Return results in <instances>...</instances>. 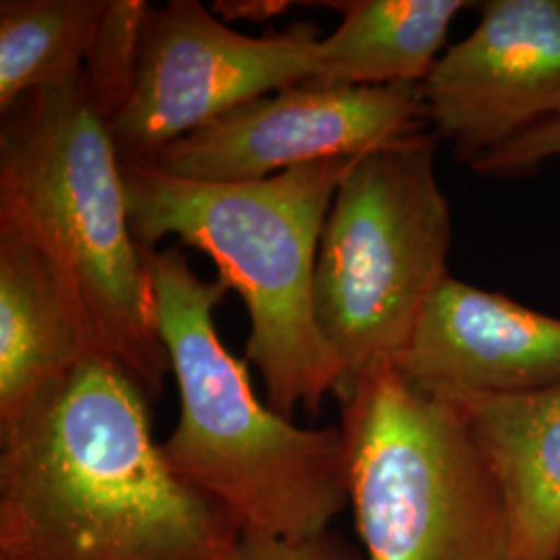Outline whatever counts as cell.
Masks as SVG:
<instances>
[{"label":"cell","instance_id":"cell-1","mask_svg":"<svg viewBox=\"0 0 560 560\" xmlns=\"http://www.w3.org/2000/svg\"><path fill=\"white\" fill-rule=\"evenodd\" d=\"M150 405L98 355L0 430V560H241L240 527L164 460Z\"/></svg>","mask_w":560,"mask_h":560},{"label":"cell","instance_id":"cell-2","mask_svg":"<svg viewBox=\"0 0 560 560\" xmlns=\"http://www.w3.org/2000/svg\"><path fill=\"white\" fill-rule=\"evenodd\" d=\"M154 324L179 386V420L162 442L173 474L221 506L243 536L300 541L349 506L340 425L300 428L261 405L217 332L229 293L196 275L179 247L143 249Z\"/></svg>","mask_w":560,"mask_h":560},{"label":"cell","instance_id":"cell-3","mask_svg":"<svg viewBox=\"0 0 560 560\" xmlns=\"http://www.w3.org/2000/svg\"><path fill=\"white\" fill-rule=\"evenodd\" d=\"M358 159L243 183L179 179L120 162L138 245L152 252L175 237L212 258L219 280L249 314L245 360L260 372L266 405L287 420L300 407L316 416L342 382L316 318L314 279L330 206Z\"/></svg>","mask_w":560,"mask_h":560},{"label":"cell","instance_id":"cell-4","mask_svg":"<svg viewBox=\"0 0 560 560\" xmlns=\"http://www.w3.org/2000/svg\"><path fill=\"white\" fill-rule=\"evenodd\" d=\"M0 222L34 241L90 324L102 355L161 399L171 372L106 120L73 85L23 96L0 122Z\"/></svg>","mask_w":560,"mask_h":560},{"label":"cell","instance_id":"cell-5","mask_svg":"<svg viewBox=\"0 0 560 560\" xmlns=\"http://www.w3.org/2000/svg\"><path fill=\"white\" fill-rule=\"evenodd\" d=\"M339 400L365 560H515L504 490L457 400L390 360L361 372Z\"/></svg>","mask_w":560,"mask_h":560},{"label":"cell","instance_id":"cell-6","mask_svg":"<svg viewBox=\"0 0 560 560\" xmlns=\"http://www.w3.org/2000/svg\"><path fill=\"white\" fill-rule=\"evenodd\" d=\"M436 145L425 129L361 154L330 206L314 305L342 368L337 397L376 361L399 358L448 277L453 219L436 175Z\"/></svg>","mask_w":560,"mask_h":560},{"label":"cell","instance_id":"cell-7","mask_svg":"<svg viewBox=\"0 0 560 560\" xmlns=\"http://www.w3.org/2000/svg\"><path fill=\"white\" fill-rule=\"evenodd\" d=\"M314 23L247 36L198 0L150 7L131 101L108 129L122 164H148L166 145L247 102L314 80Z\"/></svg>","mask_w":560,"mask_h":560},{"label":"cell","instance_id":"cell-8","mask_svg":"<svg viewBox=\"0 0 560 560\" xmlns=\"http://www.w3.org/2000/svg\"><path fill=\"white\" fill-rule=\"evenodd\" d=\"M430 129L421 83L328 88L312 81L247 102L148 162L187 180L243 183L355 159Z\"/></svg>","mask_w":560,"mask_h":560},{"label":"cell","instance_id":"cell-9","mask_svg":"<svg viewBox=\"0 0 560 560\" xmlns=\"http://www.w3.org/2000/svg\"><path fill=\"white\" fill-rule=\"evenodd\" d=\"M425 120L474 166L560 119V0H488L421 83Z\"/></svg>","mask_w":560,"mask_h":560},{"label":"cell","instance_id":"cell-10","mask_svg":"<svg viewBox=\"0 0 560 560\" xmlns=\"http://www.w3.org/2000/svg\"><path fill=\"white\" fill-rule=\"evenodd\" d=\"M395 365L448 399L538 393L560 384V318L448 275Z\"/></svg>","mask_w":560,"mask_h":560},{"label":"cell","instance_id":"cell-11","mask_svg":"<svg viewBox=\"0 0 560 560\" xmlns=\"http://www.w3.org/2000/svg\"><path fill=\"white\" fill-rule=\"evenodd\" d=\"M98 355L90 324L55 266L34 241L0 222V430Z\"/></svg>","mask_w":560,"mask_h":560},{"label":"cell","instance_id":"cell-12","mask_svg":"<svg viewBox=\"0 0 560 560\" xmlns=\"http://www.w3.org/2000/svg\"><path fill=\"white\" fill-rule=\"evenodd\" d=\"M457 402L504 490L515 560H560V384Z\"/></svg>","mask_w":560,"mask_h":560},{"label":"cell","instance_id":"cell-13","mask_svg":"<svg viewBox=\"0 0 560 560\" xmlns=\"http://www.w3.org/2000/svg\"><path fill=\"white\" fill-rule=\"evenodd\" d=\"M339 27L316 48L312 83L328 88H376L423 83L446 50L453 21L465 0H335Z\"/></svg>","mask_w":560,"mask_h":560},{"label":"cell","instance_id":"cell-14","mask_svg":"<svg viewBox=\"0 0 560 560\" xmlns=\"http://www.w3.org/2000/svg\"><path fill=\"white\" fill-rule=\"evenodd\" d=\"M104 0L0 2V113L38 90L80 81Z\"/></svg>","mask_w":560,"mask_h":560},{"label":"cell","instance_id":"cell-15","mask_svg":"<svg viewBox=\"0 0 560 560\" xmlns=\"http://www.w3.org/2000/svg\"><path fill=\"white\" fill-rule=\"evenodd\" d=\"M145 0H104L81 67L85 101L110 125L131 101L140 75Z\"/></svg>","mask_w":560,"mask_h":560},{"label":"cell","instance_id":"cell-16","mask_svg":"<svg viewBox=\"0 0 560 560\" xmlns=\"http://www.w3.org/2000/svg\"><path fill=\"white\" fill-rule=\"evenodd\" d=\"M552 159H560V119L532 129L476 162L471 168L486 177H517Z\"/></svg>","mask_w":560,"mask_h":560},{"label":"cell","instance_id":"cell-17","mask_svg":"<svg viewBox=\"0 0 560 560\" xmlns=\"http://www.w3.org/2000/svg\"><path fill=\"white\" fill-rule=\"evenodd\" d=\"M241 560H365L345 538L326 532L300 541L243 536Z\"/></svg>","mask_w":560,"mask_h":560},{"label":"cell","instance_id":"cell-18","mask_svg":"<svg viewBox=\"0 0 560 560\" xmlns=\"http://www.w3.org/2000/svg\"><path fill=\"white\" fill-rule=\"evenodd\" d=\"M298 2L289 0H219L212 4V13L224 21H270L291 11Z\"/></svg>","mask_w":560,"mask_h":560}]
</instances>
